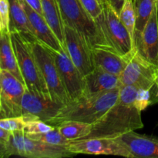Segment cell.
Returning a JSON list of instances; mask_svg holds the SVG:
<instances>
[{
    "instance_id": "6da1fadb",
    "label": "cell",
    "mask_w": 158,
    "mask_h": 158,
    "mask_svg": "<svg viewBox=\"0 0 158 158\" xmlns=\"http://www.w3.org/2000/svg\"><path fill=\"white\" fill-rule=\"evenodd\" d=\"M119 91L120 87L95 95H83L76 100H70L48 124L56 127L67 120L94 124L117 103Z\"/></svg>"
},
{
    "instance_id": "7a4b0ae2",
    "label": "cell",
    "mask_w": 158,
    "mask_h": 158,
    "mask_svg": "<svg viewBox=\"0 0 158 158\" xmlns=\"http://www.w3.org/2000/svg\"><path fill=\"white\" fill-rule=\"evenodd\" d=\"M143 127L141 111L117 101L102 118L92 124L91 132L83 139L117 138Z\"/></svg>"
},
{
    "instance_id": "3957f363",
    "label": "cell",
    "mask_w": 158,
    "mask_h": 158,
    "mask_svg": "<svg viewBox=\"0 0 158 158\" xmlns=\"http://www.w3.org/2000/svg\"><path fill=\"white\" fill-rule=\"evenodd\" d=\"M10 34L17 63L26 89L34 94L50 96L32 52L30 42L17 31H11Z\"/></svg>"
},
{
    "instance_id": "277c9868",
    "label": "cell",
    "mask_w": 158,
    "mask_h": 158,
    "mask_svg": "<svg viewBox=\"0 0 158 158\" xmlns=\"http://www.w3.org/2000/svg\"><path fill=\"white\" fill-rule=\"evenodd\" d=\"M102 7L101 14L94 21L105 43L121 55H131L136 47L129 32L112 8L106 4Z\"/></svg>"
},
{
    "instance_id": "5b68a950",
    "label": "cell",
    "mask_w": 158,
    "mask_h": 158,
    "mask_svg": "<svg viewBox=\"0 0 158 158\" xmlns=\"http://www.w3.org/2000/svg\"><path fill=\"white\" fill-rule=\"evenodd\" d=\"M6 148V157L20 156L28 158H63L75 155L65 147L32 140L23 131H12Z\"/></svg>"
},
{
    "instance_id": "8992f818",
    "label": "cell",
    "mask_w": 158,
    "mask_h": 158,
    "mask_svg": "<svg viewBox=\"0 0 158 158\" xmlns=\"http://www.w3.org/2000/svg\"><path fill=\"white\" fill-rule=\"evenodd\" d=\"M63 23L85 35L92 48L106 46L94 19L87 13L80 0H56Z\"/></svg>"
},
{
    "instance_id": "52a82bcc",
    "label": "cell",
    "mask_w": 158,
    "mask_h": 158,
    "mask_svg": "<svg viewBox=\"0 0 158 158\" xmlns=\"http://www.w3.org/2000/svg\"><path fill=\"white\" fill-rule=\"evenodd\" d=\"M30 44L51 98L64 104L68 103L70 98L63 86L49 48L37 40L30 42Z\"/></svg>"
},
{
    "instance_id": "ba28073f",
    "label": "cell",
    "mask_w": 158,
    "mask_h": 158,
    "mask_svg": "<svg viewBox=\"0 0 158 158\" xmlns=\"http://www.w3.org/2000/svg\"><path fill=\"white\" fill-rule=\"evenodd\" d=\"M157 78L158 66L147 60L137 48L120 75L121 85L134 86L147 90L154 87Z\"/></svg>"
},
{
    "instance_id": "9c48e42d",
    "label": "cell",
    "mask_w": 158,
    "mask_h": 158,
    "mask_svg": "<svg viewBox=\"0 0 158 158\" xmlns=\"http://www.w3.org/2000/svg\"><path fill=\"white\" fill-rule=\"evenodd\" d=\"M64 47L83 77L95 68L92 46L85 35L74 28L64 25Z\"/></svg>"
},
{
    "instance_id": "30bf717a",
    "label": "cell",
    "mask_w": 158,
    "mask_h": 158,
    "mask_svg": "<svg viewBox=\"0 0 158 158\" xmlns=\"http://www.w3.org/2000/svg\"><path fill=\"white\" fill-rule=\"evenodd\" d=\"M26 85L10 72L0 69V109L5 117L22 116Z\"/></svg>"
},
{
    "instance_id": "8fae6325",
    "label": "cell",
    "mask_w": 158,
    "mask_h": 158,
    "mask_svg": "<svg viewBox=\"0 0 158 158\" xmlns=\"http://www.w3.org/2000/svg\"><path fill=\"white\" fill-rule=\"evenodd\" d=\"M67 149L73 154L115 155L134 158L127 145L117 138H88L71 141Z\"/></svg>"
},
{
    "instance_id": "7c38bea8",
    "label": "cell",
    "mask_w": 158,
    "mask_h": 158,
    "mask_svg": "<svg viewBox=\"0 0 158 158\" xmlns=\"http://www.w3.org/2000/svg\"><path fill=\"white\" fill-rule=\"evenodd\" d=\"M64 105L53 100L50 96L34 94L26 89L22 100V116L25 120L38 119L48 123L58 115Z\"/></svg>"
},
{
    "instance_id": "4fadbf2b",
    "label": "cell",
    "mask_w": 158,
    "mask_h": 158,
    "mask_svg": "<svg viewBox=\"0 0 158 158\" xmlns=\"http://www.w3.org/2000/svg\"><path fill=\"white\" fill-rule=\"evenodd\" d=\"M49 48L53 56L60 78L70 100L83 96L85 88L84 77L68 55L66 48L63 47L60 51Z\"/></svg>"
},
{
    "instance_id": "5bb4252c",
    "label": "cell",
    "mask_w": 158,
    "mask_h": 158,
    "mask_svg": "<svg viewBox=\"0 0 158 158\" xmlns=\"http://www.w3.org/2000/svg\"><path fill=\"white\" fill-rule=\"evenodd\" d=\"M157 6L158 2L143 30L134 42L138 52L147 60L157 66H158Z\"/></svg>"
},
{
    "instance_id": "9a60e30c",
    "label": "cell",
    "mask_w": 158,
    "mask_h": 158,
    "mask_svg": "<svg viewBox=\"0 0 158 158\" xmlns=\"http://www.w3.org/2000/svg\"><path fill=\"white\" fill-rule=\"evenodd\" d=\"M92 51L95 67L100 68L110 73L120 76L127 65L134 50L131 55L123 56L110 46H95L92 48Z\"/></svg>"
},
{
    "instance_id": "2e32d148",
    "label": "cell",
    "mask_w": 158,
    "mask_h": 158,
    "mask_svg": "<svg viewBox=\"0 0 158 158\" xmlns=\"http://www.w3.org/2000/svg\"><path fill=\"white\" fill-rule=\"evenodd\" d=\"M30 23L32 32L35 39L54 50L60 51L63 49L61 43L49 26L44 17L34 10L24 0H20Z\"/></svg>"
},
{
    "instance_id": "e0dca14e",
    "label": "cell",
    "mask_w": 158,
    "mask_h": 158,
    "mask_svg": "<svg viewBox=\"0 0 158 158\" xmlns=\"http://www.w3.org/2000/svg\"><path fill=\"white\" fill-rule=\"evenodd\" d=\"M119 138L127 145L134 158H158V137L131 131Z\"/></svg>"
},
{
    "instance_id": "ac0fdd59",
    "label": "cell",
    "mask_w": 158,
    "mask_h": 158,
    "mask_svg": "<svg viewBox=\"0 0 158 158\" xmlns=\"http://www.w3.org/2000/svg\"><path fill=\"white\" fill-rule=\"evenodd\" d=\"M85 88L83 95L91 96L102 94L121 86L120 76L110 73L99 67L84 77Z\"/></svg>"
},
{
    "instance_id": "d6986e66",
    "label": "cell",
    "mask_w": 158,
    "mask_h": 158,
    "mask_svg": "<svg viewBox=\"0 0 158 158\" xmlns=\"http://www.w3.org/2000/svg\"><path fill=\"white\" fill-rule=\"evenodd\" d=\"M9 29L11 31H17L29 42L36 40L27 14L20 0H9Z\"/></svg>"
},
{
    "instance_id": "ffe728a7",
    "label": "cell",
    "mask_w": 158,
    "mask_h": 158,
    "mask_svg": "<svg viewBox=\"0 0 158 158\" xmlns=\"http://www.w3.org/2000/svg\"><path fill=\"white\" fill-rule=\"evenodd\" d=\"M151 90L141 89L130 85H121L118 101L127 106H134L142 112L152 104Z\"/></svg>"
},
{
    "instance_id": "44dd1931",
    "label": "cell",
    "mask_w": 158,
    "mask_h": 158,
    "mask_svg": "<svg viewBox=\"0 0 158 158\" xmlns=\"http://www.w3.org/2000/svg\"><path fill=\"white\" fill-rule=\"evenodd\" d=\"M0 69L9 71L24 83L12 46L10 32L0 33Z\"/></svg>"
},
{
    "instance_id": "7402d4cb",
    "label": "cell",
    "mask_w": 158,
    "mask_h": 158,
    "mask_svg": "<svg viewBox=\"0 0 158 158\" xmlns=\"http://www.w3.org/2000/svg\"><path fill=\"white\" fill-rule=\"evenodd\" d=\"M43 15L64 47V23L56 0H41Z\"/></svg>"
},
{
    "instance_id": "603a6c76",
    "label": "cell",
    "mask_w": 158,
    "mask_h": 158,
    "mask_svg": "<svg viewBox=\"0 0 158 158\" xmlns=\"http://www.w3.org/2000/svg\"><path fill=\"white\" fill-rule=\"evenodd\" d=\"M55 127L66 139L70 141H74L81 140L88 136L92 130V124L76 120H67L62 122Z\"/></svg>"
},
{
    "instance_id": "cb8c5ba5",
    "label": "cell",
    "mask_w": 158,
    "mask_h": 158,
    "mask_svg": "<svg viewBox=\"0 0 158 158\" xmlns=\"http://www.w3.org/2000/svg\"><path fill=\"white\" fill-rule=\"evenodd\" d=\"M119 17L124 25L126 29L129 32L131 38L134 43L136 29V15L134 9V2L132 0H125L122 6L120 12L119 13Z\"/></svg>"
},
{
    "instance_id": "d4e9b609",
    "label": "cell",
    "mask_w": 158,
    "mask_h": 158,
    "mask_svg": "<svg viewBox=\"0 0 158 158\" xmlns=\"http://www.w3.org/2000/svg\"><path fill=\"white\" fill-rule=\"evenodd\" d=\"M26 135L32 140L43 142V143H48V144L65 147V148H67V146L71 142L70 140L66 139L64 136L62 135L61 133L58 131L56 127H54V129H52V131L43 133V134H26Z\"/></svg>"
},
{
    "instance_id": "484cf974",
    "label": "cell",
    "mask_w": 158,
    "mask_h": 158,
    "mask_svg": "<svg viewBox=\"0 0 158 158\" xmlns=\"http://www.w3.org/2000/svg\"><path fill=\"white\" fill-rule=\"evenodd\" d=\"M25 120H26V124H25L23 131L26 134H43V133H46L49 131H52L55 127L52 126L50 124H48L46 122L38 120V119Z\"/></svg>"
},
{
    "instance_id": "4316f807",
    "label": "cell",
    "mask_w": 158,
    "mask_h": 158,
    "mask_svg": "<svg viewBox=\"0 0 158 158\" xmlns=\"http://www.w3.org/2000/svg\"><path fill=\"white\" fill-rule=\"evenodd\" d=\"M26 120L23 116L15 117H5L0 119V127L8 131H23L25 127Z\"/></svg>"
},
{
    "instance_id": "83f0119b",
    "label": "cell",
    "mask_w": 158,
    "mask_h": 158,
    "mask_svg": "<svg viewBox=\"0 0 158 158\" xmlns=\"http://www.w3.org/2000/svg\"><path fill=\"white\" fill-rule=\"evenodd\" d=\"M9 0H0V33L10 32Z\"/></svg>"
},
{
    "instance_id": "f1b7e54d",
    "label": "cell",
    "mask_w": 158,
    "mask_h": 158,
    "mask_svg": "<svg viewBox=\"0 0 158 158\" xmlns=\"http://www.w3.org/2000/svg\"><path fill=\"white\" fill-rule=\"evenodd\" d=\"M87 13L94 20L101 14L103 7L98 0H80Z\"/></svg>"
},
{
    "instance_id": "f546056e",
    "label": "cell",
    "mask_w": 158,
    "mask_h": 158,
    "mask_svg": "<svg viewBox=\"0 0 158 158\" xmlns=\"http://www.w3.org/2000/svg\"><path fill=\"white\" fill-rule=\"evenodd\" d=\"M124 1L125 0H101V5H107L119 15Z\"/></svg>"
},
{
    "instance_id": "4dcf8cb0",
    "label": "cell",
    "mask_w": 158,
    "mask_h": 158,
    "mask_svg": "<svg viewBox=\"0 0 158 158\" xmlns=\"http://www.w3.org/2000/svg\"><path fill=\"white\" fill-rule=\"evenodd\" d=\"M28 5L31 6L38 13L43 15V9H42L41 0H24Z\"/></svg>"
},
{
    "instance_id": "1f68e13d",
    "label": "cell",
    "mask_w": 158,
    "mask_h": 158,
    "mask_svg": "<svg viewBox=\"0 0 158 158\" xmlns=\"http://www.w3.org/2000/svg\"><path fill=\"white\" fill-rule=\"evenodd\" d=\"M10 131H8L6 130L3 129L0 127V143H2L6 144L9 140V135H10Z\"/></svg>"
},
{
    "instance_id": "d6a6232c",
    "label": "cell",
    "mask_w": 158,
    "mask_h": 158,
    "mask_svg": "<svg viewBox=\"0 0 158 158\" xmlns=\"http://www.w3.org/2000/svg\"><path fill=\"white\" fill-rule=\"evenodd\" d=\"M6 157V144L0 143V158Z\"/></svg>"
},
{
    "instance_id": "836d02e7",
    "label": "cell",
    "mask_w": 158,
    "mask_h": 158,
    "mask_svg": "<svg viewBox=\"0 0 158 158\" xmlns=\"http://www.w3.org/2000/svg\"><path fill=\"white\" fill-rule=\"evenodd\" d=\"M2 118H5V116L3 115L1 109H0V119H2Z\"/></svg>"
},
{
    "instance_id": "e575fe53",
    "label": "cell",
    "mask_w": 158,
    "mask_h": 158,
    "mask_svg": "<svg viewBox=\"0 0 158 158\" xmlns=\"http://www.w3.org/2000/svg\"><path fill=\"white\" fill-rule=\"evenodd\" d=\"M157 23H158V6H157Z\"/></svg>"
},
{
    "instance_id": "d590c367",
    "label": "cell",
    "mask_w": 158,
    "mask_h": 158,
    "mask_svg": "<svg viewBox=\"0 0 158 158\" xmlns=\"http://www.w3.org/2000/svg\"><path fill=\"white\" fill-rule=\"evenodd\" d=\"M98 1L100 2V4H101V0H98ZM101 6H102V5H101Z\"/></svg>"
},
{
    "instance_id": "8d00e7d4",
    "label": "cell",
    "mask_w": 158,
    "mask_h": 158,
    "mask_svg": "<svg viewBox=\"0 0 158 158\" xmlns=\"http://www.w3.org/2000/svg\"><path fill=\"white\" fill-rule=\"evenodd\" d=\"M157 84H158V78H157Z\"/></svg>"
},
{
    "instance_id": "74e56055",
    "label": "cell",
    "mask_w": 158,
    "mask_h": 158,
    "mask_svg": "<svg viewBox=\"0 0 158 158\" xmlns=\"http://www.w3.org/2000/svg\"><path fill=\"white\" fill-rule=\"evenodd\" d=\"M156 1H158V0H156Z\"/></svg>"
}]
</instances>
